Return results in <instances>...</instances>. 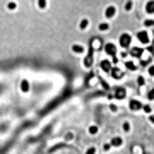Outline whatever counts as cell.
Segmentation results:
<instances>
[{
    "instance_id": "6da1fadb",
    "label": "cell",
    "mask_w": 154,
    "mask_h": 154,
    "mask_svg": "<svg viewBox=\"0 0 154 154\" xmlns=\"http://www.w3.org/2000/svg\"><path fill=\"white\" fill-rule=\"evenodd\" d=\"M118 46L123 50H130L132 46V34L130 33H122L118 36Z\"/></svg>"
},
{
    "instance_id": "7a4b0ae2",
    "label": "cell",
    "mask_w": 154,
    "mask_h": 154,
    "mask_svg": "<svg viewBox=\"0 0 154 154\" xmlns=\"http://www.w3.org/2000/svg\"><path fill=\"white\" fill-rule=\"evenodd\" d=\"M135 38L139 39V43L142 45V46H147V45L152 43V38H151V34H149V31H146V29H140V31H137V34H135Z\"/></svg>"
},
{
    "instance_id": "3957f363",
    "label": "cell",
    "mask_w": 154,
    "mask_h": 154,
    "mask_svg": "<svg viewBox=\"0 0 154 154\" xmlns=\"http://www.w3.org/2000/svg\"><path fill=\"white\" fill-rule=\"evenodd\" d=\"M128 53H130L132 58H139V60H140L144 57V53H146V48H142V46H130Z\"/></svg>"
},
{
    "instance_id": "277c9868",
    "label": "cell",
    "mask_w": 154,
    "mask_h": 154,
    "mask_svg": "<svg viewBox=\"0 0 154 154\" xmlns=\"http://www.w3.org/2000/svg\"><path fill=\"white\" fill-rule=\"evenodd\" d=\"M105 53L110 57V58H111V57H115V55H118V45L111 43V41H110V43H106L105 45Z\"/></svg>"
},
{
    "instance_id": "5b68a950",
    "label": "cell",
    "mask_w": 154,
    "mask_h": 154,
    "mask_svg": "<svg viewBox=\"0 0 154 154\" xmlns=\"http://www.w3.org/2000/svg\"><path fill=\"white\" fill-rule=\"evenodd\" d=\"M89 41H91L89 46H91L93 51H94V50H99V48H105V45H103V39H101V38H96V36H94V38H91Z\"/></svg>"
},
{
    "instance_id": "8992f818",
    "label": "cell",
    "mask_w": 154,
    "mask_h": 154,
    "mask_svg": "<svg viewBox=\"0 0 154 154\" xmlns=\"http://www.w3.org/2000/svg\"><path fill=\"white\" fill-rule=\"evenodd\" d=\"M116 12H118L116 5H108L105 9V17H106V19H113V17L116 16Z\"/></svg>"
},
{
    "instance_id": "52a82bcc",
    "label": "cell",
    "mask_w": 154,
    "mask_h": 154,
    "mask_svg": "<svg viewBox=\"0 0 154 154\" xmlns=\"http://www.w3.org/2000/svg\"><path fill=\"white\" fill-rule=\"evenodd\" d=\"M142 103L139 101V99H130L128 101V108H130V111H139V110H142Z\"/></svg>"
},
{
    "instance_id": "ba28073f",
    "label": "cell",
    "mask_w": 154,
    "mask_h": 154,
    "mask_svg": "<svg viewBox=\"0 0 154 154\" xmlns=\"http://www.w3.org/2000/svg\"><path fill=\"white\" fill-rule=\"evenodd\" d=\"M125 96H127L125 88H115L113 89V98L115 99H125Z\"/></svg>"
},
{
    "instance_id": "9c48e42d",
    "label": "cell",
    "mask_w": 154,
    "mask_h": 154,
    "mask_svg": "<svg viewBox=\"0 0 154 154\" xmlns=\"http://www.w3.org/2000/svg\"><path fill=\"white\" fill-rule=\"evenodd\" d=\"M110 75L113 77V79H122V77L125 75V72L122 70V69H118L116 65H113V69H111V72H110Z\"/></svg>"
},
{
    "instance_id": "30bf717a",
    "label": "cell",
    "mask_w": 154,
    "mask_h": 154,
    "mask_svg": "<svg viewBox=\"0 0 154 154\" xmlns=\"http://www.w3.org/2000/svg\"><path fill=\"white\" fill-rule=\"evenodd\" d=\"M99 67H101V70H103V72H108V74H110L111 69H113V62H111V60H101Z\"/></svg>"
},
{
    "instance_id": "8fae6325",
    "label": "cell",
    "mask_w": 154,
    "mask_h": 154,
    "mask_svg": "<svg viewBox=\"0 0 154 154\" xmlns=\"http://www.w3.org/2000/svg\"><path fill=\"white\" fill-rule=\"evenodd\" d=\"M123 137H120V135H115V137H111L110 144H111V147H122L123 146Z\"/></svg>"
},
{
    "instance_id": "7c38bea8",
    "label": "cell",
    "mask_w": 154,
    "mask_h": 154,
    "mask_svg": "<svg viewBox=\"0 0 154 154\" xmlns=\"http://www.w3.org/2000/svg\"><path fill=\"white\" fill-rule=\"evenodd\" d=\"M144 11H146V14L152 16L154 14V0H147V4H146V7H144Z\"/></svg>"
},
{
    "instance_id": "4fadbf2b",
    "label": "cell",
    "mask_w": 154,
    "mask_h": 154,
    "mask_svg": "<svg viewBox=\"0 0 154 154\" xmlns=\"http://www.w3.org/2000/svg\"><path fill=\"white\" fill-rule=\"evenodd\" d=\"M125 67H127L130 72H135V70L139 69L137 63H135V62H132V60H125Z\"/></svg>"
},
{
    "instance_id": "5bb4252c",
    "label": "cell",
    "mask_w": 154,
    "mask_h": 154,
    "mask_svg": "<svg viewBox=\"0 0 154 154\" xmlns=\"http://www.w3.org/2000/svg\"><path fill=\"white\" fill-rule=\"evenodd\" d=\"M98 31H101V33L110 31V22H101V24H98Z\"/></svg>"
},
{
    "instance_id": "9a60e30c",
    "label": "cell",
    "mask_w": 154,
    "mask_h": 154,
    "mask_svg": "<svg viewBox=\"0 0 154 154\" xmlns=\"http://www.w3.org/2000/svg\"><path fill=\"white\" fill-rule=\"evenodd\" d=\"M122 130H123L125 134H128L130 130H132V125H130V122H128V120H125L123 123H122Z\"/></svg>"
},
{
    "instance_id": "2e32d148",
    "label": "cell",
    "mask_w": 154,
    "mask_h": 154,
    "mask_svg": "<svg viewBox=\"0 0 154 154\" xmlns=\"http://www.w3.org/2000/svg\"><path fill=\"white\" fill-rule=\"evenodd\" d=\"M84 65H86V67L93 65V50H91V53H89V55H86V58H84Z\"/></svg>"
},
{
    "instance_id": "e0dca14e",
    "label": "cell",
    "mask_w": 154,
    "mask_h": 154,
    "mask_svg": "<svg viewBox=\"0 0 154 154\" xmlns=\"http://www.w3.org/2000/svg\"><path fill=\"white\" fill-rule=\"evenodd\" d=\"M88 26H89V19H82V21L79 22V29H81V31H86Z\"/></svg>"
},
{
    "instance_id": "ac0fdd59",
    "label": "cell",
    "mask_w": 154,
    "mask_h": 154,
    "mask_svg": "<svg viewBox=\"0 0 154 154\" xmlns=\"http://www.w3.org/2000/svg\"><path fill=\"white\" fill-rule=\"evenodd\" d=\"M72 50L75 53H84V46H81V45H72Z\"/></svg>"
},
{
    "instance_id": "d6986e66",
    "label": "cell",
    "mask_w": 154,
    "mask_h": 154,
    "mask_svg": "<svg viewBox=\"0 0 154 154\" xmlns=\"http://www.w3.org/2000/svg\"><path fill=\"white\" fill-rule=\"evenodd\" d=\"M118 57H120L122 60H127V58L130 57V53H128V50H123V51H120V53H118Z\"/></svg>"
},
{
    "instance_id": "ffe728a7",
    "label": "cell",
    "mask_w": 154,
    "mask_h": 154,
    "mask_svg": "<svg viewBox=\"0 0 154 154\" xmlns=\"http://www.w3.org/2000/svg\"><path fill=\"white\" fill-rule=\"evenodd\" d=\"M146 98H147V101H154V88L146 93Z\"/></svg>"
},
{
    "instance_id": "44dd1931",
    "label": "cell",
    "mask_w": 154,
    "mask_h": 154,
    "mask_svg": "<svg viewBox=\"0 0 154 154\" xmlns=\"http://www.w3.org/2000/svg\"><path fill=\"white\" fill-rule=\"evenodd\" d=\"M144 28H152L154 29V19H146V21H144Z\"/></svg>"
},
{
    "instance_id": "7402d4cb",
    "label": "cell",
    "mask_w": 154,
    "mask_h": 154,
    "mask_svg": "<svg viewBox=\"0 0 154 154\" xmlns=\"http://www.w3.org/2000/svg\"><path fill=\"white\" fill-rule=\"evenodd\" d=\"M98 132H99V127L98 125H91V127H89V134H91V135H96Z\"/></svg>"
},
{
    "instance_id": "603a6c76",
    "label": "cell",
    "mask_w": 154,
    "mask_h": 154,
    "mask_svg": "<svg viewBox=\"0 0 154 154\" xmlns=\"http://www.w3.org/2000/svg\"><path fill=\"white\" fill-rule=\"evenodd\" d=\"M142 111H144V113H147V115H151V113H152V106L147 103V105L142 106Z\"/></svg>"
},
{
    "instance_id": "cb8c5ba5",
    "label": "cell",
    "mask_w": 154,
    "mask_h": 154,
    "mask_svg": "<svg viewBox=\"0 0 154 154\" xmlns=\"http://www.w3.org/2000/svg\"><path fill=\"white\" fill-rule=\"evenodd\" d=\"M134 9V0H127L125 2V11H132Z\"/></svg>"
},
{
    "instance_id": "d4e9b609",
    "label": "cell",
    "mask_w": 154,
    "mask_h": 154,
    "mask_svg": "<svg viewBox=\"0 0 154 154\" xmlns=\"http://www.w3.org/2000/svg\"><path fill=\"white\" fill-rule=\"evenodd\" d=\"M135 82H137V86H144V84H146V79H144L142 75H139V77H137V81H135Z\"/></svg>"
},
{
    "instance_id": "484cf974",
    "label": "cell",
    "mask_w": 154,
    "mask_h": 154,
    "mask_svg": "<svg viewBox=\"0 0 154 154\" xmlns=\"http://www.w3.org/2000/svg\"><path fill=\"white\" fill-rule=\"evenodd\" d=\"M132 151H134V154H140L142 152V147H140V146H134Z\"/></svg>"
},
{
    "instance_id": "4316f807",
    "label": "cell",
    "mask_w": 154,
    "mask_h": 154,
    "mask_svg": "<svg viewBox=\"0 0 154 154\" xmlns=\"http://www.w3.org/2000/svg\"><path fill=\"white\" fill-rule=\"evenodd\" d=\"M38 7L39 9H45L46 7V0H38Z\"/></svg>"
},
{
    "instance_id": "83f0119b",
    "label": "cell",
    "mask_w": 154,
    "mask_h": 154,
    "mask_svg": "<svg viewBox=\"0 0 154 154\" xmlns=\"http://www.w3.org/2000/svg\"><path fill=\"white\" fill-rule=\"evenodd\" d=\"M147 72H149V75H151V77H154V65H149L147 67Z\"/></svg>"
},
{
    "instance_id": "f1b7e54d",
    "label": "cell",
    "mask_w": 154,
    "mask_h": 154,
    "mask_svg": "<svg viewBox=\"0 0 154 154\" xmlns=\"http://www.w3.org/2000/svg\"><path fill=\"white\" fill-rule=\"evenodd\" d=\"M110 149H111V144H110V142H106L105 146H103V151H105V152H108Z\"/></svg>"
},
{
    "instance_id": "f546056e",
    "label": "cell",
    "mask_w": 154,
    "mask_h": 154,
    "mask_svg": "<svg viewBox=\"0 0 154 154\" xmlns=\"http://www.w3.org/2000/svg\"><path fill=\"white\" fill-rule=\"evenodd\" d=\"M96 151H98L96 147H89L88 151H86V154H96Z\"/></svg>"
},
{
    "instance_id": "4dcf8cb0",
    "label": "cell",
    "mask_w": 154,
    "mask_h": 154,
    "mask_svg": "<svg viewBox=\"0 0 154 154\" xmlns=\"http://www.w3.org/2000/svg\"><path fill=\"white\" fill-rule=\"evenodd\" d=\"M118 60H120V57H118V55L111 57V62H113V65H116V63H118Z\"/></svg>"
},
{
    "instance_id": "1f68e13d",
    "label": "cell",
    "mask_w": 154,
    "mask_h": 154,
    "mask_svg": "<svg viewBox=\"0 0 154 154\" xmlns=\"http://www.w3.org/2000/svg\"><path fill=\"white\" fill-rule=\"evenodd\" d=\"M99 82H101V86H103L105 89H110V86H108V82H106V81H103V79H99Z\"/></svg>"
},
{
    "instance_id": "d6a6232c",
    "label": "cell",
    "mask_w": 154,
    "mask_h": 154,
    "mask_svg": "<svg viewBox=\"0 0 154 154\" xmlns=\"http://www.w3.org/2000/svg\"><path fill=\"white\" fill-rule=\"evenodd\" d=\"M110 110L115 113V111H118V106H116V105H110Z\"/></svg>"
},
{
    "instance_id": "836d02e7",
    "label": "cell",
    "mask_w": 154,
    "mask_h": 154,
    "mask_svg": "<svg viewBox=\"0 0 154 154\" xmlns=\"http://www.w3.org/2000/svg\"><path fill=\"white\" fill-rule=\"evenodd\" d=\"M149 122L154 125V113H151V115H149Z\"/></svg>"
},
{
    "instance_id": "e575fe53",
    "label": "cell",
    "mask_w": 154,
    "mask_h": 154,
    "mask_svg": "<svg viewBox=\"0 0 154 154\" xmlns=\"http://www.w3.org/2000/svg\"><path fill=\"white\" fill-rule=\"evenodd\" d=\"M152 43H154V31H152Z\"/></svg>"
},
{
    "instance_id": "d590c367",
    "label": "cell",
    "mask_w": 154,
    "mask_h": 154,
    "mask_svg": "<svg viewBox=\"0 0 154 154\" xmlns=\"http://www.w3.org/2000/svg\"><path fill=\"white\" fill-rule=\"evenodd\" d=\"M152 57H154V53H152Z\"/></svg>"
}]
</instances>
